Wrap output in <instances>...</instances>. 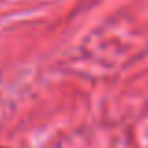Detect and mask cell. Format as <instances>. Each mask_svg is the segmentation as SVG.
<instances>
[{"label":"cell","instance_id":"cell-1","mask_svg":"<svg viewBox=\"0 0 148 148\" xmlns=\"http://www.w3.org/2000/svg\"><path fill=\"white\" fill-rule=\"evenodd\" d=\"M0 148H2V146H0Z\"/></svg>","mask_w":148,"mask_h":148}]
</instances>
